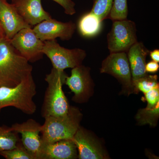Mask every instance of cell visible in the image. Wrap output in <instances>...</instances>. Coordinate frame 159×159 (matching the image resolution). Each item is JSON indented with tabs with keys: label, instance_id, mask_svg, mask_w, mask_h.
Listing matches in <instances>:
<instances>
[{
	"label": "cell",
	"instance_id": "obj_1",
	"mask_svg": "<svg viewBox=\"0 0 159 159\" xmlns=\"http://www.w3.org/2000/svg\"><path fill=\"white\" fill-rule=\"evenodd\" d=\"M33 67L11 45L0 38V86L13 87L32 74Z\"/></svg>",
	"mask_w": 159,
	"mask_h": 159
},
{
	"label": "cell",
	"instance_id": "obj_2",
	"mask_svg": "<svg viewBox=\"0 0 159 159\" xmlns=\"http://www.w3.org/2000/svg\"><path fill=\"white\" fill-rule=\"evenodd\" d=\"M67 76L64 70L53 67L51 72L46 75L45 80L48 85L42 107L43 118L61 116L68 113L70 106L62 89Z\"/></svg>",
	"mask_w": 159,
	"mask_h": 159
},
{
	"label": "cell",
	"instance_id": "obj_3",
	"mask_svg": "<svg viewBox=\"0 0 159 159\" xmlns=\"http://www.w3.org/2000/svg\"><path fill=\"white\" fill-rule=\"evenodd\" d=\"M82 114L77 107H70L68 113L61 116H48L42 125L43 144L54 143L62 140L73 139L82 119Z\"/></svg>",
	"mask_w": 159,
	"mask_h": 159
},
{
	"label": "cell",
	"instance_id": "obj_4",
	"mask_svg": "<svg viewBox=\"0 0 159 159\" xmlns=\"http://www.w3.org/2000/svg\"><path fill=\"white\" fill-rule=\"evenodd\" d=\"M37 93L32 74L16 86H0V111L12 107L27 115H33L37 106L33 98Z\"/></svg>",
	"mask_w": 159,
	"mask_h": 159
},
{
	"label": "cell",
	"instance_id": "obj_5",
	"mask_svg": "<svg viewBox=\"0 0 159 159\" xmlns=\"http://www.w3.org/2000/svg\"><path fill=\"white\" fill-rule=\"evenodd\" d=\"M42 52L51 60L53 67L60 70L82 65L87 56L84 50L66 48L60 45L56 39L44 41Z\"/></svg>",
	"mask_w": 159,
	"mask_h": 159
},
{
	"label": "cell",
	"instance_id": "obj_6",
	"mask_svg": "<svg viewBox=\"0 0 159 159\" xmlns=\"http://www.w3.org/2000/svg\"><path fill=\"white\" fill-rule=\"evenodd\" d=\"M135 23L126 19L113 21L107 34V48L110 53L127 52L138 42Z\"/></svg>",
	"mask_w": 159,
	"mask_h": 159
},
{
	"label": "cell",
	"instance_id": "obj_7",
	"mask_svg": "<svg viewBox=\"0 0 159 159\" xmlns=\"http://www.w3.org/2000/svg\"><path fill=\"white\" fill-rule=\"evenodd\" d=\"M100 72L113 76L121 84L125 93H135L126 52L110 53L102 61Z\"/></svg>",
	"mask_w": 159,
	"mask_h": 159
},
{
	"label": "cell",
	"instance_id": "obj_8",
	"mask_svg": "<svg viewBox=\"0 0 159 159\" xmlns=\"http://www.w3.org/2000/svg\"><path fill=\"white\" fill-rule=\"evenodd\" d=\"M65 84L74 93L73 101L79 103L86 102L93 94L94 87L90 68L82 64L72 69L70 76L66 78Z\"/></svg>",
	"mask_w": 159,
	"mask_h": 159
},
{
	"label": "cell",
	"instance_id": "obj_9",
	"mask_svg": "<svg viewBox=\"0 0 159 159\" xmlns=\"http://www.w3.org/2000/svg\"><path fill=\"white\" fill-rule=\"evenodd\" d=\"M10 41L15 48L29 62L37 61L42 57L44 42L37 37L32 28L22 29Z\"/></svg>",
	"mask_w": 159,
	"mask_h": 159
},
{
	"label": "cell",
	"instance_id": "obj_10",
	"mask_svg": "<svg viewBox=\"0 0 159 159\" xmlns=\"http://www.w3.org/2000/svg\"><path fill=\"white\" fill-rule=\"evenodd\" d=\"M76 29V25L71 21L63 22L52 18L43 21L32 28L37 37L43 42L57 38L61 40H70Z\"/></svg>",
	"mask_w": 159,
	"mask_h": 159
},
{
	"label": "cell",
	"instance_id": "obj_11",
	"mask_svg": "<svg viewBox=\"0 0 159 159\" xmlns=\"http://www.w3.org/2000/svg\"><path fill=\"white\" fill-rule=\"evenodd\" d=\"M73 140L77 148L78 159L109 158L101 144L83 127L79 126Z\"/></svg>",
	"mask_w": 159,
	"mask_h": 159
},
{
	"label": "cell",
	"instance_id": "obj_12",
	"mask_svg": "<svg viewBox=\"0 0 159 159\" xmlns=\"http://www.w3.org/2000/svg\"><path fill=\"white\" fill-rule=\"evenodd\" d=\"M11 128L18 134H20L23 145L27 150L33 154L36 159H39L42 142L39 134L42 125L34 119H28L21 123H16Z\"/></svg>",
	"mask_w": 159,
	"mask_h": 159
},
{
	"label": "cell",
	"instance_id": "obj_13",
	"mask_svg": "<svg viewBox=\"0 0 159 159\" xmlns=\"http://www.w3.org/2000/svg\"><path fill=\"white\" fill-rule=\"evenodd\" d=\"M0 25L5 37L9 40L22 29L32 28L24 20L12 4L8 3L7 0L0 1Z\"/></svg>",
	"mask_w": 159,
	"mask_h": 159
},
{
	"label": "cell",
	"instance_id": "obj_14",
	"mask_svg": "<svg viewBox=\"0 0 159 159\" xmlns=\"http://www.w3.org/2000/svg\"><path fill=\"white\" fill-rule=\"evenodd\" d=\"M11 4L24 20L31 27L52 18L43 8L41 0H11Z\"/></svg>",
	"mask_w": 159,
	"mask_h": 159
},
{
	"label": "cell",
	"instance_id": "obj_15",
	"mask_svg": "<svg viewBox=\"0 0 159 159\" xmlns=\"http://www.w3.org/2000/svg\"><path fill=\"white\" fill-rule=\"evenodd\" d=\"M78 151L73 139L60 140L42 145L39 159H76Z\"/></svg>",
	"mask_w": 159,
	"mask_h": 159
},
{
	"label": "cell",
	"instance_id": "obj_16",
	"mask_svg": "<svg viewBox=\"0 0 159 159\" xmlns=\"http://www.w3.org/2000/svg\"><path fill=\"white\" fill-rule=\"evenodd\" d=\"M149 52L143 43L138 41L126 52L133 81L148 74L145 71V65L146 57Z\"/></svg>",
	"mask_w": 159,
	"mask_h": 159
},
{
	"label": "cell",
	"instance_id": "obj_17",
	"mask_svg": "<svg viewBox=\"0 0 159 159\" xmlns=\"http://www.w3.org/2000/svg\"><path fill=\"white\" fill-rule=\"evenodd\" d=\"M102 21L90 11L80 20L78 29L80 34L86 37H93L101 31Z\"/></svg>",
	"mask_w": 159,
	"mask_h": 159
},
{
	"label": "cell",
	"instance_id": "obj_18",
	"mask_svg": "<svg viewBox=\"0 0 159 159\" xmlns=\"http://www.w3.org/2000/svg\"><path fill=\"white\" fill-rule=\"evenodd\" d=\"M19 134L11 127L0 125V152L10 150L16 147L21 141Z\"/></svg>",
	"mask_w": 159,
	"mask_h": 159
},
{
	"label": "cell",
	"instance_id": "obj_19",
	"mask_svg": "<svg viewBox=\"0 0 159 159\" xmlns=\"http://www.w3.org/2000/svg\"><path fill=\"white\" fill-rule=\"evenodd\" d=\"M159 117V102L151 108L140 109L136 115V119L139 125L149 124L154 127L157 124Z\"/></svg>",
	"mask_w": 159,
	"mask_h": 159
},
{
	"label": "cell",
	"instance_id": "obj_20",
	"mask_svg": "<svg viewBox=\"0 0 159 159\" xmlns=\"http://www.w3.org/2000/svg\"><path fill=\"white\" fill-rule=\"evenodd\" d=\"M135 93L140 91L145 94L159 85L157 75H147L133 81Z\"/></svg>",
	"mask_w": 159,
	"mask_h": 159
},
{
	"label": "cell",
	"instance_id": "obj_21",
	"mask_svg": "<svg viewBox=\"0 0 159 159\" xmlns=\"http://www.w3.org/2000/svg\"><path fill=\"white\" fill-rule=\"evenodd\" d=\"M0 155L6 159H36L34 155L24 146L21 141L14 148L0 152Z\"/></svg>",
	"mask_w": 159,
	"mask_h": 159
},
{
	"label": "cell",
	"instance_id": "obj_22",
	"mask_svg": "<svg viewBox=\"0 0 159 159\" xmlns=\"http://www.w3.org/2000/svg\"><path fill=\"white\" fill-rule=\"evenodd\" d=\"M128 14L127 0H113L107 19L112 21L126 19Z\"/></svg>",
	"mask_w": 159,
	"mask_h": 159
},
{
	"label": "cell",
	"instance_id": "obj_23",
	"mask_svg": "<svg viewBox=\"0 0 159 159\" xmlns=\"http://www.w3.org/2000/svg\"><path fill=\"white\" fill-rule=\"evenodd\" d=\"M113 2V0H94L90 11L103 21L108 17Z\"/></svg>",
	"mask_w": 159,
	"mask_h": 159
},
{
	"label": "cell",
	"instance_id": "obj_24",
	"mask_svg": "<svg viewBox=\"0 0 159 159\" xmlns=\"http://www.w3.org/2000/svg\"><path fill=\"white\" fill-rule=\"evenodd\" d=\"M147 108H151L159 102V85L145 94Z\"/></svg>",
	"mask_w": 159,
	"mask_h": 159
},
{
	"label": "cell",
	"instance_id": "obj_25",
	"mask_svg": "<svg viewBox=\"0 0 159 159\" xmlns=\"http://www.w3.org/2000/svg\"><path fill=\"white\" fill-rule=\"evenodd\" d=\"M60 5L64 9L65 13L68 15H73L76 12L75 4L72 0H53Z\"/></svg>",
	"mask_w": 159,
	"mask_h": 159
},
{
	"label": "cell",
	"instance_id": "obj_26",
	"mask_svg": "<svg viewBox=\"0 0 159 159\" xmlns=\"http://www.w3.org/2000/svg\"><path fill=\"white\" fill-rule=\"evenodd\" d=\"M159 65L158 63L155 62L153 61H149L145 65V71L147 73H157L159 70Z\"/></svg>",
	"mask_w": 159,
	"mask_h": 159
},
{
	"label": "cell",
	"instance_id": "obj_27",
	"mask_svg": "<svg viewBox=\"0 0 159 159\" xmlns=\"http://www.w3.org/2000/svg\"><path fill=\"white\" fill-rule=\"evenodd\" d=\"M149 54H150L152 59L153 61L157 63L159 62V49H155L153 51L149 52Z\"/></svg>",
	"mask_w": 159,
	"mask_h": 159
},
{
	"label": "cell",
	"instance_id": "obj_28",
	"mask_svg": "<svg viewBox=\"0 0 159 159\" xmlns=\"http://www.w3.org/2000/svg\"><path fill=\"white\" fill-rule=\"evenodd\" d=\"M3 37H5V35H4V32H3L2 29L1 25H0V38H2Z\"/></svg>",
	"mask_w": 159,
	"mask_h": 159
}]
</instances>
